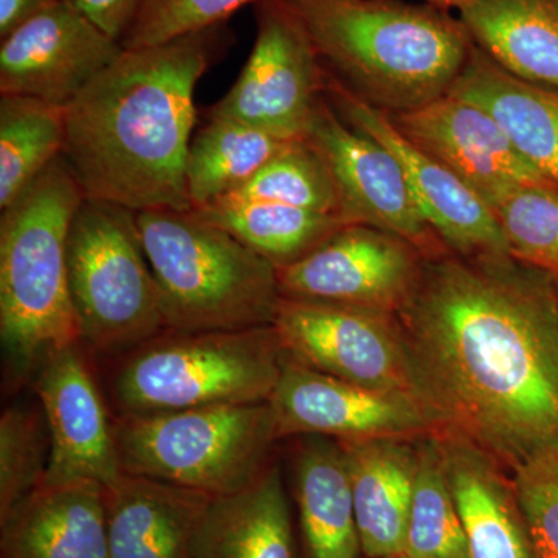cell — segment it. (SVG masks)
Instances as JSON below:
<instances>
[{
	"mask_svg": "<svg viewBox=\"0 0 558 558\" xmlns=\"http://www.w3.org/2000/svg\"><path fill=\"white\" fill-rule=\"evenodd\" d=\"M459 20L502 69L558 89V0H472Z\"/></svg>",
	"mask_w": 558,
	"mask_h": 558,
	"instance_id": "obj_25",
	"label": "cell"
},
{
	"mask_svg": "<svg viewBox=\"0 0 558 558\" xmlns=\"http://www.w3.org/2000/svg\"><path fill=\"white\" fill-rule=\"evenodd\" d=\"M398 318L438 435L510 476L558 454L556 278L510 253L444 250L425 258Z\"/></svg>",
	"mask_w": 558,
	"mask_h": 558,
	"instance_id": "obj_1",
	"label": "cell"
},
{
	"mask_svg": "<svg viewBox=\"0 0 558 558\" xmlns=\"http://www.w3.org/2000/svg\"><path fill=\"white\" fill-rule=\"evenodd\" d=\"M2 558H109L105 486L44 481L0 517Z\"/></svg>",
	"mask_w": 558,
	"mask_h": 558,
	"instance_id": "obj_18",
	"label": "cell"
},
{
	"mask_svg": "<svg viewBox=\"0 0 558 558\" xmlns=\"http://www.w3.org/2000/svg\"><path fill=\"white\" fill-rule=\"evenodd\" d=\"M512 481L539 558H558V454L532 462Z\"/></svg>",
	"mask_w": 558,
	"mask_h": 558,
	"instance_id": "obj_34",
	"label": "cell"
},
{
	"mask_svg": "<svg viewBox=\"0 0 558 558\" xmlns=\"http://www.w3.org/2000/svg\"><path fill=\"white\" fill-rule=\"evenodd\" d=\"M418 439L337 440L347 458L360 545L366 558L405 553Z\"/></svg>",
	"mask_w": 558,
	"mask_h": 558,
	"instance_id": "obj_21",
	"label": "cell"
},
{
	"mask_svg": "<svg viewBox=\"0 0 558 558\" xmlns=\"http://www.w3.org/2000/svg\"><path fill=\"white\" fill-rule=\"evenodd\" d=\"M256 2L259 0H146L121 44L124 49H138L229 24L238 10Z\"/></svg>",
	"mask_w": 558,
	"mask_h": 558,
	"instance_id": "obj_33",
	"label": "cell"
},
{
	"mask_svg": "<svg viewBox=\"0 0 558 558\" xmlns=\"http://www.w3.org/2000/svg\"><path fill=\"white\" fill-rule=\"evenodd\" d=\"M65 109L36 98L0 95V209L64 154Z\"/></svg>",
	"mask_w": 558,
	"mask_h": 558,
	"instance_id": "obj_28",
	"label": "cell"
},
{
	"mask_svg": "<svg viewBox=\"0 0 558 558\" xmlns=\"http://www.w3.org/2000/svg\"><path fill=\"white\" fill-rule=\"evenodd\" d=\"M319 61L363 101L388 116L449 94L473 44L449 10L405 0H281Z\"/></svg>",
	"mask_w": 558,
	"mask_h": 558,
	"instance_id": "obj_3",
	"label": "cell"
},
{
	"mask_svg": "<svg viewBox=\"0 0 558 558\" xmlns=\"http://www.w3.org/2000/svg\"><path fill=\"white\" fill-rule=\"evenodd\" d=\"M304 138L328 165L341 216L349 223L388 231L416 245L425 256L449 250L422 215L398 157L379 140L348 124L326 97Z\"/></svg>",
	"mask_w": 558,
	"mask_h": 558,
	"instance_id": "obj_12",
	"label": "cell"
},
{
	"mask_svg": "<svg viewBox=\"0 0 558 558\" xmlns=\"http://www.w3.org/2000/svg\"><path fill=\"white\" fill-rule=\"evenodd\" d=\"M229 24L124 49L65 106L64 159L89 199L132 211H190L186 157L194 92L229 53Z\"/></svg>",
	"mask_w": 558,
	"mask_h": 558,
	"instance_id": "obj_2",
	"label": "cell"
},
{
	"mask_svg": "<svg viewBox=\"0 0 558 558\" xmlns=\"http://www.w3.org/2000/svg\"><path fill=\"white\" fill-rule=\"evenodd\" d=\"M422 3H428V5L438 7L442 10H457L458 13L462 9L469 5L472 0H421Z\"/></svg>",
	"mask_w": 558,
	"mask_h": 558,
	"instance_id": "obj_37",
	"label": "cell"
},
{
	"mask_svg": "<svg viewBox=\"0 0 558 558\" xmlns=\"http://www.w3.org/2000/svg\"><path fill=\"white\" fill-rule=\"evenodd\" d=\"M256 38L230 90L207 119L233 120L286 142L306 137L325 97V68L301 22L281 0L255 3Z\"/></svg>",
	"mask_w": 558,
	"mask_h": 558,
	"instance_id": "obj_10",
	"label": "cell"
},
{
	"mask_svg": "<svg viewBox=\"0 0 558 558\" xmlns=\"http://www.w3.org/2000/svg\"><path fill=\"white\" fill-rule=\"evenodd\" d=\"M295 501L304 558L362 554L347 458L336 439L300 436Z\"/></svg>",
	"mask_w": 558,
	"mask_h": 558,
	"instance_id": "obj_24",
	"label": "cell"
},
{
	"mask_svg": "<svg viewBox=\"0 0 558 558\" xmlns=\"http://www.w3.org/2000/svg\"><path fill=\"white\" fill-rule=\"evenodd\" d=\"M140 240L159 286L167 330L270 326L281 301L278 269L191 211L135 213Z\"/></svg>",
	"mask_w": 558,
	"mask_h": 558,
	"instance_id": "obj_6",
	"label": "cell"
},
{
	"mask_svg": "<svg viewBox=\"0 0 558 558\" xmlns=\"http://www.w3.org/2000/svg\"><path fill=\"white\" fill-rule=\"evenodd\" d=\"M470 558H539L512 476L465 440L436 436Z\"/></svg>",
	"mask_w": 558,
	"mask_h": 558,
	"instance_id": "obj_20",
	"label": "cell"
},
{
	"mask_svg": "<svg viewBox=\"0 0 558 558\" xmlns=\"http://www.w3.org/2000/svg\"><path fill=\"white\" fill-rule=\"evenodd\" d=\"M113 418L156 416L236 403L269 402L286 362L274 326L165 330L98 360Z\"/></svg>",
	"mask_w": 558,
	"mask_h": 558,
	"instance_id": "obj_5",
	"label": "cell"
},
{
	"mask_svg": "<svg viewBox=\"0 0 558 558\" xmlns=\"http://www.w3.org/2000/svg\"><path fill=\"white\" fill-rule=\"evenodd\" d=\"M64 156L0 209V340L7 385L31 384L53 352L81 343L68 281V238L86 199Z\"/></svg>",
	"mask_w": 558,
	"mask_h": 558,
	"instance_id": "obj_4",
	"label": "cell"
},
{
	"mask_svg": "<svg viewBox=\"0 0 558 558\" xmlns=\"http://www.w3.org/2000/svg\"><path fill=\"white\" fill-rule=\"evenodd\" d=\"M193 558H296L292 512L277 462L241 490L209 499Z\"/></svg>",
	"mask_w": 558,
	"mask_h": 558,
	"instance_id": "obj_23",
	"label": "cell"
},
{
	"mask_svg": "<svg viewBox=\"0 0 558 558\" xmlns=\"http://www.w3.org/2000/svg\"><path fill=\"white\" fill-rule=\"evenodd\" d=\"M207 495L121 473L105 486L109 558H193Z\"/></svg>",
	"mask_w": 558,
	"mask_h": 558,
	"instance_id": "obj_19",
	"label": "cell"
},
{
	"mask_svg": "<svg viewBox=\"0 0 558 558\" xmlns=\"http://www.w3.org/2000/svg\"><path fill=\"white\" fill-rule=\"evenodd\" d=\"M113 435L124 473L211 498L258 478L279 440L270 402L113 418Z\"/></svg>",
	"mask_w": 558,
	"mask_h": 558,
	"instance_id": "obj_7",
	"label": "cell"
},
{
	"mask_svg": "<svg viewBox=\"0 0 558 558\" xmlns=\"http://www.w3.org/2000/svg\"><path fill=\"white\" fill-rule=\"evenodd\" d=\"M269 402L279 440L323 436L340 442L438 435L435 418L416 399L336 379L288 355Z\"/></svg>",
	"mask_w": 558,
	"mask_h": 558,
	"instance_id": "obj_13",
	"label": "cell"
},
{
	"mask_svg": "<svg viewBox=\"0 0 558 558\" xmlns=\"http://www.w3.org/2000/svg\"><path fill=\"white\" fill-rule=\"evenodd\" d=\"M425 258L403 238L349 223L303 258L278 269L279 290L286 299L398 315L417 288Z\"/></svg>",
	"mask_w": 558,
	"mask_h": 558,
	"instance_id": "obj_11",
	"label": "cell"
},
{
	"mask_svg": "<svg viewBox=\"0 0 558 558\" xmlns=\"http://www.w3.org/2000/svg\"><path fill=\"white\" fill-rule=\"evenodd\" d=\"M94 357L70 344L40 363L31 384L49 422L51 457L44 481L90 480L108 486L121 470L113 416Z\"/></svg>",
	"mask_w": 558,
	"mask_h": 558,
	"instance_id": "obj_16",
	"label": "cell"
},
{
	"mask_svg": "<svg viewBox=\"0 0 558 558\" xmlns=\"http://www.w3.org/2000/svg\"><path fill=\"white\" fill-rule=\"evenodd\" d=\"M389 117L403 137L453 172L492 211L517 190L550 185L521 156L501 124L476 102L447 94Z\"/></svg>",
	"mask_w": 558,
	"mask_h": 558,
	"instance_id": "obj_17",
	"label": "cell"
},
{
	"mask_svg": "<svg viewBox=\"0 0 558 558\" xmlns=\"http://www.w3.org/2000/svg\"><path fill=\"white\" fill-rule=\"evenodd\" d=\"M449 95L486 109L527 163L558 189V89L517 78L473 46Z\"/></svg>",
	"mask_w": 558,
	"mask_h": 558,
	"instance_id": "obj_22",
	"label": "cell"
},
{
	"mask_svg": "<svg viewBox=\"0 0 558 558\" xmlns=\"http://www.w3.org/2000/svg\"><path fill=\"white\" fill-rule=\"evenodd\" d=\"M62 0H0V39Z\"/></svg>",
	"mask_w": 558,
	"mask_h": 558,
	"instance_id": "obj_36",
	"label": "cell"
},
{
	"mask_svg": "<svg viewBox=\"0 0 558 558\" xmlns=\"http://www.w3.org/2000/svg\"><path fill=\"white\" fill-rule=\"evenodd\" d=\"M271 326L301 365L424 405L398 315L282 296Z\"/></svg>",
	"mask_w": 558,
	"mask_h": 558,
	"instance_id": "obj_9",
	"label": "cell"
},
{
	"mask_svg": "<svg viewBox=\"0 0 558 558\" xmlns=\"http://www.w3.org/2000/svg\"><path fill=\"white\" fill-rule=\"evenodd\" d=\"M513 258L558 281V189L531 185L494 208Z\"/></svg>",
	"mask_w": 558,
	"mask_h": 558,
	"instance_id": "obj_32",
	"label": "cell"
},
{
	"mask_svg": "<svg viewBox=\"0 0 558 558\" xmlns=\"http://www.w3.org/2000/svg\"><path fill=\"white\" fill-rule=\"evenodd\" d=\"M68 281L81 343L95 360L116 357L167 330L130 208L84 199L69 230Z\"/></svg>",
	"mask_w": 558,
	"mask_h": 558,
	"instance_id": "obj_8",
	"label": "cell"
},
{
	"mask_svg": "<svg viewBox=\"0 0 558 558\" xmlns=\"http://www.w3.org/2000/svg\"><path fill=\"white\" fill-rule=\"evenodd\" d=\"M388 558H407L405 556H399V557H388Z\"/></svg>",
	"mask_w": 558,
	"mask_h": 558,
	"instance_id": "obj_38",
	"label": "cell"
},
{
	"mask_svg": "<svg viewBox=\"0 0 558 558\" xmlns=\"http://www.w3.org/2000/svg\"><path fill=\"white\" fill-rule=\"evenodd\" d=\"M50 457L49 422L39 400L7 407L0 417V517L44 483Z\"/></svg>",
	"mask_w": 558,
	"mask_h": 558,
	"instance_id": "obj_31",
	"label": "cell"
},
{
	"mask_svg": "<svg viewBox=\"0 0 558 558\" xmlns=\"http://www.w3.org/2000/svg\"><path fill=\"white\" fill-rule=\"evenodd\" d=\"M227 197L341 216L339 193L328 165L306 138L289 142L244 186Z\"/></svg>",
	"mask_w": 558,
	"mask_h": 558,
	"instance_id": "obj_30",
	"label": "cell"
},
{
	"mask_svg": "<svg viewBox=\"0 0 558 558\" xmlns=\"http://www.w3.org/2000/svg\"><path fill=\"white\" fill-rule=\"evenodd\" d=\"M325 97L348 124L379 140L398 157L422 215L450 252L464 256L509 253L497 216L486 202L403 137L387 112L352 94L326 69Z\"/></svg>",
	"mask_w": 558,
	"mask_h": 558,
	"instance_id": "obj_14",
	"label": "cell"
},
{
	"mask_svg": "<svg viewBox=\"0 0 558 558\" xmlns=\"http://www.w3.org/2000/svg\"><path fill=\"white\" fill-rule=\"evenodd\" d=\"M123 51L120 40L62 0L0 39V95L65 108Z\"/></svg>",
	"mask_w": 558,
	"mask_h": 558,
	"instance_id": "obj_15",
	"label": "cell"
},
{
	"mask_svg": "<svg viewBox=\"0 0 558 558\" xmlns=\"http://www.w3.org/2000/svg\"><path fill=\"white\" fill-rule=\"evenodd\" d=\"M190 211L209 226L227 231L277 269L303 258L333 231L349 226L336 213L231 197Z\"/></svg>",
	"mask_w": 558,
	"mask_h": 558,
	"instance_id": "obj_26",
	"label": "cell"
},
{
	"mask_svg": "<svg viewBox=\"0 0 558 558\" xmlns=\"http://www.w3.org/2000/svg\"><path fill=\"white\" fill-rule=\"evenodd\" d=\"M101 31L123 43L146 0H69Z\"/></svg>",
	"mask_w": 558,
	"mask_h": 558,
	"instance_id": "obj_35",
	"label": "cell"
},
{
	"mask_svg": "<svg viewBox=\"0 0 558 558\" xmlns=\"http://www.w3.org/2000/svg\"><path fill=\"white\" fill-rule=\"evenodd\" d=\"M407 558H470L468 538L436 436L417 440Z\"/></svg>",
	"mask_w": 558,
	"mask_h": 558,
	"instance_id": "obj_29",
	"label": "cell"
},
{
	"mask_svg": "<svg viewBox=\"0 0 558 558\" xmlns=\"http://www.w3.org/2000/svg\"><path fill=\"white\" fill-rule=\"evenodd\" d=\"M288 143L238 121L207 119L191 138L186 157L191 209L207 207L240 190Z\"/></svg>",
	"mask_w": 558,
	"mask_h": 558,
	"instance_id": "obj_27",
	"label": "cell"
}]
</instances>
